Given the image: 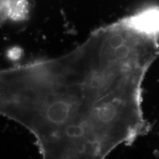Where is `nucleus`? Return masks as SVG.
<instances>
[{
    "label": "nucleus",
    "mask_w": 159,
    "mask_h": 159,
    "mask_svg": "<svg viewBox=\"0 0 159 159\" xmlns=\"http://www.w3.org/2000/svg\"><path fill=\"white\" fill-rule=\"evenodd\" d=\"M159 31L141 11L73 50L0 69V116L28 130L43 158H104L146 130L142 83Z\"/></svg>",
    "instance_id": "obj_1"
},
{
    "label": "nucleus",
    "mask_w": 159,
    "mask_h": 159,
    "mask_svg": "<svg viewBox=\"0 0 159 159\" xmlns=\"http://www.w3.org/2000/svg\"><path fill=\"white\" fill-rule=\"evenodd\" d=\"M28 15V0H0V27L9 21H25Z\"/></svg>",
    "instance_id": "obj_2"
}]
</instances>
